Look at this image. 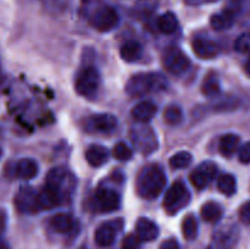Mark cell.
I'll use <instances>...</instances> for the list:
<instances>
[{"label": "cell", "mask_w": 250, "mask_h": 249, "mask_svg": "<svg viewBox=\"0 0 250 249\" xmlns=\"http://www.w3.org/2000/svg\"><path fill=\"white\" fill-rule=\"evenodd\" d=\"M166 186V175L158 165L146 166L137 177L136 189L139 197L154 199L163 193Z\"/></svg>", "instance_id": "cell-1"}, {"label": "cell", "mask_w": 250, "mask_h": 249, "mask_svg": "<svg viewBox=\"0 0 250 249\" xmlns=\"http://www.w3.org/2000/svg\"><path fill=\"white\" fill-rule=\"evenodd\" d=\"M15 207L22 214H34L39 211L37 193L31 187H22L15 195Z\"/></svg>", "instance_id": "cell-12"}, {"label": "cell", "mask_w": 250, "mask_h": 249, "mask_svg": "<svg viewBox=\"0 0 250 249\" xmlns=\"http://www.w3.org/2000/svg\"><path fill=\"white\" fill-rule=\"evenodd\" d=\"M167 87V80L159 72L136 73L126 83V93L131 97H143L154 92H160Z\"/></svg>", "instance_id": "cell-2"}, {"label": "cell", "mask_w": 250, "mask_h": 249, "mask_svg": "<svg viewBox=\"0 0 250 249\" xmlns=\"http://www.w3.org/2000/svg\"><path fill=\"white\" fill-rule=\"evenodd\" d=\"M246 71H247V72H248L249 75H250V56H249V60L247 61V65H246Z\"/></svg>", "instance_id": "cell-40"}, {"label": "cell", "mask_w": 250, "mask_h": 249, "mask_svg": "<svg viewBox=\"0 0 250 249\" xmlns=\"http://www.w3.org/2000/svg\"><path fill=\"white\" fill-rule=\"evenodd\" d=\"M238 159L241 163L250 164V142H247L239 148Z\"/></svg>", "instance_id": "cell-34"}, {"label": "cell", "mask_w": 250, "mask_h": 249, "mask_svg": "<svg viewBox=\"0 0 250 249\" xmlns=\"http://www.w3.org/2000/svg\"><path fill=\"white\" fill-rule=\"evenodd\" d=\"M112 155L115 159H117L119 161H127L132 158V149L127 145L124 142H120L115 145L114 150H112Z\"/></svg>", "instance_id": "cell-31"}, {"label": "cell", "mask_w": 250, "mask_h": 249, "mask_svg": "<svg viewBox=\"0 0 250 249\" xmlns=\"http://www.w3.org/2000/svg\"><path fill=\"white\" fill-rule=\"evenodd\" d=\"M193 51L200 59H214L219 55L220 48L210 39L197 38L193 42Z\"/></svg>", "instance_id": "cell-15"}, {"label": "cell", "mask_w": 250, "mask_h": 249, "mask_svg": "<svg viewBox=\"0 0 250 249\" xmlns=\"http://www.w3.org/2000/svg\"><path fill=\"white\" fill-rule=\"evenodd\" d=\"M217 188L220 192L225 195H233L237 190V182L234 176L229 175V173H225L219 177L217 181Z\"/></svg>", "instance_id": "cell-26"}, {"label": "cell", "mask_w": 250, "mask_h": 249, "mask_svg": "<svg viewBox=\"0 0 250 249\" xmlns=\"http://www.w3.org/2000/svg\"><path fill=\"white\" fill-rule=\"evenodd\" d=\"M37 199H38V205L41 210L54 209L62 203L60 195L55 190L49 188L48 186H44L39 190V193H37Z\"/></svg>", "instance_id": "cell-18"}, {"label": "cell", "mask_w": 250, "mask_h": 249, "mask_svg": "<svg viewBox=\"0 0 250 249\" xmlns=\"http://www.w3.org/2000/svg\"><path fill=\"white\" fill-rule=\"evenodd\" d=\"M136 231L138 238L144 242L154 241L159 236L158 225L154 221H151L150 219H146V217L138 219L136 225Z\"/></svg>", "instance_id": "cell-17"}, {"label": "cell", "mask_w": 250, "mask_h": 249, "mask_svg": "<svg viewBox=\"0 0 250 249\" xmlns=\"http://www.w3.org/2000/svg\"><path fill=\"white\" fill-rule=\"evenodd\" d=\"M193 156L189 151H178L170 158V166L173 170H181L190 165Z\"/></svg>", "instance_id": "cell-27"}, {"label": "cell", "mask_w": 250, "mask_h": 249, "mask_svg": "<svg viewBox=\"0 0 250 249\" xmlns=\"http://www.w3.org/2000/svg\"><path fill=\"white\" fill-rule=\"evenodd\" d=\"M117 128V119L111 114H95L85 120V129L90 133L109 134Z\"/></svg>", "instance_id": "cell-9"}, {"label": "cell", "mask_w": 250, "mask_h": 249, "mask_svg": "<svg viewBox=\"0 0 250 249\" xmlns=\"http://www.w3.org/2000/svg\"><path fill=\"white\" fill-rule=\"evenodd\" d=\"M94 204L98 211L111 212L119 209L121 205V198L116 190L110 188H100L94 195Z\"/></svg>", "instance_id": "cell-10"}, {"label": "cell", "mask_w": 250, "mask_h": 249, "mask_svg": "<svg viewBox=\"0 0 250 249\" xmlns=\"http://www.w3.org/2000/svg\"><path fill=\"white\" fill-rule=\"evenodd\" d=\"M202 217L204 221L211 224L220 221L222 217V208L215 202L205 203L202 208Z\"/></svg>", "instance_id": "cell-25"}, {"label": "cell", "mask_w": 250, "mask_h": 249, "mask_svg": "<svg viewBox=\"0 0 250 249\" xmlns=\"http://www.w3.org/2000/svg\"><path fill=\"white\" fill-rule=\"evenodd\" d=\"M159 249H180V244H178L176 239L168 238L165 242H163V244H161Z\"/></svg>", "instance_id": "cell-36"}, {"label": "cell", "mask_w": 250, "mask_h": 249, "mask_svg": "<svg viewBox=\"0 0 250 249\" xmlns=\"http://www.w3.org/2000/svg\"><path fill=\"white\" fill-rule=\"evenodd\" d=\"M122 227V220H112L100 225L94 234L95 243L99 247H109L115 242L119 229Z\"/></svg>", "instance_id": "cell-13"}, {"label": "cell", "mask_w": 250, "mask_h": 249, "mask_svg": "<svg viewBox=\"0 0 250 249\" xmlns=\"http://www.w3.org/2000/svg\"><path fill=\"white\" fill-rule=\"evenodd\" d=\"M143 48L142 44L137 41H127L120 49V56L127 62H134L142 58Z\"/></svg>", "instance_id": "cell-21"}, {"label": "cell", "mask_w": 250, "mask_h": 249, "mask_svg": "<svg viewBox=\"0 0 250 249\" xmlns=\"http://www.w3.org/2000/svg\"><path fill=\"white\" fill-rule=\"evenodd\" d=\"M6 214L4 211H0V237L4 233L5 228H6Z\"/></svg>", "instance_id": "cell-37"}, {"label": "cell", "mask_w": 250, "mask_h": 249, "mask_svg": "<svg viewBox=\"0 0 250 249\" xmlns=\"http://www.w3.org/2000/svg\"><path fill=\"white\" fill-rule=\"evenodd\" d=\"M45 186L55 190L60 195L61 200L70 199L76 187V180L72 173L65 167H54L48 172L45 178Z\"/></svg>", "instance_id": "cell-3"}, {"label": "cell", "mask_w": 250, "mask_h": 249, "mask_svg": "<svg viewBox=\"0 0 250 249\" xmlns=\"http://www.w3.org/2000/svg\"><path fill=\"white\" fill-rule=\"evenodd\" d=\"M188 200H189V192H188L187 187L181 181H176L166 192L164 207L167 212L176 214L188 204Z\"/></svg>", "instance_id": "cell-5"}, {"label": "cell", "mask_w": 250, "mask_h": 249, "mask_svg": "<svg viewBox=\"0 0 250 249\" xmlns=\"http://www.w3.org/2000/svg\"><path fill=\"white\" fill-rule=\"evenodd\" d=\"M0 80H1V63H0Z\"/></svg>", "instance_id": "cell-41"}, {"label": "cell", "mask_w": 250, "mask_h": 249, "mask_svg": "<svg viewBox=\"0 0 250 249\" xmlns=\"http://www.w3.org/2000/svg\"><path fill=\"white\" fill-rule=\"evenodd\" d=\"M109 150L99 144H93L85 150V160L93 167H99L109 160Z\"/></svg>", "instance_id": "cell-19"}, {"label": "cell", "mask_w": 250, "mask_h": 249, "mask_svg": "<svg viewBox=\"0 0 250 249\" xmlns=\"http://www.w3.org/2000/svg\"><path fill=\"white\" fill-rule=\"evenodd\" d=\"M131 138L136 148L144 154L151 153L158 146L155 133L150 127L146 126L144 124H139V126L132 129Z\"/></svg>", "instance_id": "cell-6"}, {"label": "cell", "mask_w": 250, "mask_h": 249, "mask_svg": "<svg viewBox=\"0 0 250 249\" xmlns=\"http://www.w3.org/2000/svg\"><path fill=\"white\" fill-rule=\"evenodd\" d=\"M1 156H2V150H1V148H0V159H1Z\"/></svg>", "instance_id": "cell-42"}, {"label": "cell", "mask_w": 250, "mask_h": 249, "mask_svg": "<svg viewBox=\"0 0 250 249\" xmlns=\"http://www.w3.org/2000/svg\"><path fill=\"white\" fill-rule=\"evenodd\" d=\"M188 5H202L207 4V2L215 1V0H185Z\"/></svg>", "instance_id": "cell-38"}, {"label": "cell", "mask_w": 250, "mask_h": 249, "mask_svg": "<svg viewBox=\"0 0 250 249\" xmlns=\"http://www.w3.org/2000/svg\"><path fill=\"white\" fill-rule=\"evenodd\" d=\"M217 173V166L211 161H205L193 170L190 173V182L197 189H204L209 186Z\"/></svg>", "instance_id": "cell-11"}, {"label": "cell", "mask_w": 250, "mask_h": 249, "mask_svg": "<svg viewBox=\"0 0 250 249\" xmlns=\"http://www.w3.org/2000/svg\"><path fill=\"white\" fill-rule=\"evenodd\" d=\"M100 73L93 66H88L78 72L76 78L75 89L80 95L89 98L98 92L100 87Z\"/></svg>", "instance_id": "cell-4"}, {"label": "cell", "mask_w": 250, "mask_h": 249, "mask_svg": "<svg viewBox=\"0 0 250 249\" xmlns=\"http://www.w3.org/2000/svg\"><path fill=\"white\" fill-rule=\"evenodd\" d=\"M0 249H10L9 246L4 241H1V239H0Z\"/></svg>", "instance_id": "cell-39"}, {"label": "cell", "mask_w": 250, "mask_h": 249, "mask_svg": "<svg viewBox=\"0 0 250 249\" xmlns=\"http://www.w3.org/2000/svg\"><path fill=\"white\" fill-rule=\"evenodd\" d=\"M42 1L45 5L46 9L54 12L61 11L67 5V0H42Z\"/></svg>", "instance_id": "cell-33"}, {"label": "cell", "mask_w": 250, "mask_h": 249, "mask_svg": "<svg viewBox=\"0 0 250 249\" xmlns=\"http://www.w3.org/2000/svg\"><path fill=\"white\" fill-rule=\"evenodd\" d=\"M50 226L59 233H67L73 227V219L71 215L61 212L54 215L50 219Z\"/></svg>", "instance_id": "cell-23"}, {"label": "cell", "mask_w": 250, "mask_h": 249, "mask_svg": "<svg viewBox=\"0 0 250 249\" xmlns=\"http://www.w3.org/2000/svg\"><path fill=\"white\" fill-rule=\"evenodd\" d=\"M158 28L164 34H172L178 28V20L173 12L167 11L158 19Z\"/></svg>", "instance_id": "cell-22"}, {"label": "cell", "mask_w": 250, "mask_h": 249, "mask_svg": "<svg viewBox=\"0 0 250 249\" xmlns=\"http://www.w3.org/2000/svg\"><path fill=\"white\" fill-rule=\"evenodd\" d=\"M239 219L243 224L250 225V200L244 203L239 209Z\"/></svg>", "instance_id": "cell-35"}, {"label": "cell", "mask_w": 250, "mask_h": 249, "mask_svg": "<svg viewBox=\"0 0 250 249\" xmlns=\"http://www.w3.org/2000/svg\"><path fill=\"white\" fill-rule=\"evenodd\" d=\"M236 21V15L231 10H224L219 14L212 15L210 19V24L215 31H226L231 28Z\"/></svg>", "instance_id": "cell-20"}, {"label": "cell", "mask_w": 250, "mask_h": 249, "mask_svg": "<svg viewBox=\"0 0 250 249\" xmlns=\"http://www.w3.org/2000/svg\"><path fill=\"white\" fill-rule=\"evenodd\" d=\"M221 92V87H220V82L216 77L214 76H210L205 80V82L203 83V93H204L207 97H216L217 94H220Z\"/></svg>", "instance_id": "cell-30"}, {"label": "cell", "mask_w": 250, "mask_h": 249, "mask_svg": "<svg viewBox=\"0 0 250 249\" xmlns=\"http://www.w3.org/2000/svg\"><path fill=\"white\" fill-rule=\"evenodd\" d=\"M183 236L188 241H192L198 234V221L194 215H187L182 222Z\"/></svg>", "instance_id": "cell-28"}, {"label": "cell", "mask_w": 250, "mask_h": 249, "mask_svg": "<svg viewBox=\"0 0 250 249\" xmlns=\"http://www.w3.org/2000/svg\"><path fill=\"white\" fill-rule=\"evenodd\" d=\"M119 14L114 7L103 6L94 12L90 19V23L97 31L109 32L119 23Z\"/></svg>", "instance_id": "cell-8"}, {"label": "cell", "mask_w": 250, "mask_h": 249, "mask_svg": "<svg viewBox=\"0 0 250 249\" xmlns=\"http://www.w3.org/2000/svg\"><path fill=\"white\" fill-rule=\"evenodd\" d=\"M164 117H165V121L168 124H178L183 120V111L177 105H170L165 109Z\"/></svg>", "instance_id": "cell-29"}, {"label": "cell", "mask_w": 250, "mask_h": 249, "mask_svg": "<svg viewBox=\"0 0 250 249\" xmlns=\"http://www.w3.org/2000/svg\"><path fill=\"white\" fill-rule=\"evenodd\" d=\"M164 65L168 72L178 76L190 67V61L182 50L176 46H171L164 53Z\"/></svg>", "instance_id": "cell-7"}, {"label": "cell", "mask_w": 250, "mask_h": 249, "mask_svg": "<svg viewBox=\"0 0 250 249\" xmlns=\"http://www.w3.org/2000/svg\"><path fill=\"white\" fill-rule=\"evenodd\" d=\"M239 145V137L237 134H225L220 141V153L226 158H231Z\"/></svg>", "instance_id": "cell-24"}, {"label": "cell", "mask_w": 250, "mask_h": 249, "mask_svg": "<svg viewBox=\"0 0 250 249\" xmlns=\"http://www.w3.org/2000/svg\"><path fill=\"white\" fill-rule=\"evenodd\" d=\"M141 246V239L134 233L127 234L122 241V249H139Z\"/></svg>", "instance_id": "cell-32"}, {"label": "cell", "mask_w": 250, "mask_h": 249, "mask_svg": "<svg viewBox=\"0 0 250 249\" xmlns=\"http://www.w3.org/2000/svg\"><path fill=\"white\" fill-rule=\"evenodd\" d=\"M38 163L34 159L22 158L15 166V175L22 181H29L38 175Z\"/></svg>", "instance_id": "cell-16"}, {"label": "cell", "mask_w": 250, "mask_h": 249, "mask_svg": "<svg viewBox=\"0 0 250 249\" xmlns=\"http://www.w3.org/2000/svg\"><path fill=\"white\" fill-rule=\"evenodd\" d=\"M156 112H158V106L153 102L146 100V102L137 104L132 109L131 115L132 119L138 124H146L155 117Z\"/></svg>", "instance_id": "cell-14"}]
</instances>
